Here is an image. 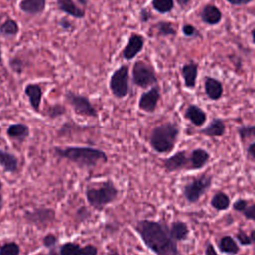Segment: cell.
Listing matches in <instances>:
<instances>
[{
	"instance_id": "1",
	"label": "cell",
	"mask_w": 255,
	"mask_h": 255,
	"mask_svg": "<svg viewBox=\"0 0 255 255\" xmlns=\"http://www.w3.org/2000/svg\"><path fill=\"white\" fill-rule=\"evenodd\" d=\"M133 229L144 245L154 255H178L177 242L169 234L168 227L161 221L140 219Z\"/></svg>"
},
{
	"instance_id": "2",
	"label": "cell",
	"mask_w": 255,
	"mask_h": 255,
	"mask_svg": "<svg viewBox=\"0 0 255 255\" xmlns=\"http://www.w3.org/2000/svg\"><path fill=\"white\" fill-rule=\"evenodd\" d=\"M54 153L60 158L67 159L81 168H93L100 161L107 162V153L99 148L91 146H55Z\"/></svg>"
},
{
	"instance_id": "3",
	"label": "cell",
	"mask_w": 255,
	"mask_h": 255,
	"mask_svg": "<svg viewBox=\"0 0 255 255\" xmlns=\"http://www.w3.org/2000/svg\"><path fill=\"white\" fill-rule=\"evenodd\" d=\"M180 128L174 122H165L154 127L148 137L150 147L157 153L171 152L179 137Z\"/></svg>"
},
{
	"instance_id": "4",
	"label": "cell",
	"mask_w": 255,
	"mask_h": 255,
	"mask_svg": "<svg viewBox=\"0 0 255 255\" xmlns=\"http://www.w3.org/2000/svg\"><path fill=\"white\" fill-rule=\"evenodd\" d=\"M85 196L90 206L97 210H102L118 198L119 190L112 179H107L98 188L87 187Z\"/></svg>"
},
{
	"instance_id": "5",
	"label": "cell",
	"mask_w": 255,
	"mask_h": 255,
	"mask_svg": "<svg viewBox=\"0 0 255 255\" xmlns=\"http://www.w3.org/2000/svg\"><path fill=\"white\" fill-rule=\"evenodd\" d=\"M212 175L202 173L193 177L182 187V195L189 203H196L212 185Z\"/></svg>"
},
{
	"instance_id": "6",
	"label": "cell",
	"mask_w": 255,
	"mask_h": 255,
	"mask_svg": "<svg viewBox=\"0 0 255 255\" xmlns=\"http://www.w3.org/2000/svg\"><path fill=\"white\" fill-rule=\"evenodd\" d=\"M131 80L133 85L142 89L152 87L158 82L154 68L150 64L141 60L135 61L133 64Z\"/></svg>"
},
{
	"instance_id": "7",
	"label": "cell",
	"mask_w": 255,
	"mask_h": 255,
	"mask_svg": "<svg viewBox=\"0 0 255 255\" xmlns=\"http://www.w3.org/2000/svg\"><path fill=\"white\" fill-rule=\"evenodd\" d=\"M111 93L117 99H124L129 92V67L122 65L114 71L109 81Z\"/></svg>"
},
{
	"instance_id": "8",
	"label": "cell",
	"mask_w": 255,
	"mask_h": 255,
	"mask_svg": "<svg viewBox=\"0 0 255 255\" xmlns=\"http://www.w3.org/2000/svg\"><path fill=\"white\" fill-rule=\"evenodd\" d=\"M65 99L77 115L89 118H98V112L88 97L76 94L73 91H67Z\"/></svg>"
},
{
	"instance_id": "9",
	"label": "cell",
	"mask_w": 255,
	"mask_h": 255,
	"mask_svg": "<svg viewBox=\"0 0 255 255\" xmlns=\"http://www.w3.org/2000/svg\"><path fill=\"white\" fill-rule=\"evenodd\" d=\"M23 217L28 224L38 228H46L56 220V211L50 207H37L26 210Z\"/></svg>"
},
{
	"instance_id": "10",
	"label": "cell",
	"mask_w": 255,
	"mask_h": 255,
	"mask_svg": "<svg viewBox=\"0 0 255 255\" xmlns=\"http://www.w3.org/2000/svg\"><path fill=\"white\" fill-rule=\"evenodd\" d=\"M160 99V90L158 86H152L148 91L142 93L138 100L139 110L145 113H153L156 110Z\"/></svg>"
},
{
	"instance_id": "11",
	"label": "cell",
	"mask_w": 255,
	"mask_h": 255,
	"mask_svg": "<svg viewBox=\"0 0 255 255\" xmlns=\"http://www.w3.org/2000/svg\"><path fill=\"white\" fill-rule=\"evenodd\" d=\"M162 165L166 172L171 173L182 169H187L188 166V155L185 150H179L162 159Z\"/></svg>"
},
{
	"instance_id": "12",
	"label": "cell",
	"mask_w": 255,
	"mask_h": 255,
	"mask_svg": "<svg viewBox=\"0 0 255 255\" xmlns=\"http://www.w3.org/2000/svg\"><path fill=\"white\" fill-rule=\"evenodd\" d=\"M144 43H145V40L141 35L132 33L129 36L128 43L126 44L125 48L122 51L123 58L128 61L134 59L135 56L142 51Z\"/></svg>"
},
{
	"instance_id": "13",
	"label": "cell",
	"mask_w": 255,
	"mask_h": 255,
	"mask_svg": "<svg viewBox=\"0 0 255 255\" xmlns=\"http://www.w3.org/2000/svg\"><path fill=\"white\" fill-rule=\"evenodd\" d=\"M210 160V153L201 147H196L191 150L188 155V166L187 169L199 170L202 169Z\"/></svg>"
},
{
	"instance_id": "14",
	"label": "cell",
	"mask_w": 255,
	"mask_h": 255,
	"mask_svg": "<svg viewBox=\"0 0 255 255\" xmlns=\"http://www.w3.org/2000/svg\"><path fill=\"white\" fill-rule=\"evenodd\" d=\"M199 17L204 24L214 26L221 22L222 12L213 4H205L199 13Z\"/></svg>"
},
{
	"instance_id": "15",
	"label": "cell",
	"mask_w": 255,
	"mask_h": 255,
	"mask_svg": "<svg viewBox=\"0 0 255 255\" xmlns=\"http://www.w3.org/2000/svg\"><path fill=\"white\" fill-rule=\"evenodd\" d=\"M180 74L185 88L194 89L198 75V64L194 61H189L180 68Z\"/></svg>"
},
{
	"instance_id": "16",
	"label": "cell",
	"mask_w": 255,
	"mask_h": 255,
	"mask_svg": "<svg viewBox=\"0 0 255 255\" xmlns=\"http://www.w3.org/2000/svg\"><path fill=\"white\" fill-rule=\"evenodd\" d=\"M204 93L209 100L218 101L223 96V85L218 79L207 76L204 78Z\"/></svg>"
},
{
	"instance_id": "17",
	"label": "cell",
	"mask_w": 255,
	"mask_h": 255,
	"mask_svg": "<svg viewBox=\"0 0 255 255\" xmlns=\"http://www.w3.org/2000/svg\"><path fill=\"white\" fill-rule=\"evenodd\" d=\"M177 34L176 27L170 21H159L154 23L148 29V36L149 37H168V36H175Z\"/></svg>"
},
{
	"instance_id": "18",
	"label": "cell",
	"mask_w": 255,
	"mask_h": 255,
	"mask_svg": "<svg viewBox=\"0 0 255 255\" xmlns=\"http://www.w3.org/2000/svg\"><path fill=\"white\" fill-rule=\"evenodd\" d=\"M226 131L225 122L220 118H213L210 123L199 129V133L208 137H220L223 136Z\"/></svg>"
},
{
	"instance_id": "19",
	"label": "cell",
	"mask_w": 255,
	"mask_h": 255,
	"mask_svg": "<svg viewBox=\"0 0 255 255\" xmlns=\"http://www.w3.org/2000/svg\"><path fill=\"white\" fill-rule=\"evenodd\" d=\"M184 118L188 120L193 126L201 127L205 124L207 115L199 106L190 104L184 111Z\"/></svg>"
},
{
	"instance_id": "20",
	"label": "cell",
	"mask_w": 255,
	"mask_h": 255,
	"mask_svg": "<svg viewBox=\"0 0 255 255\" xmlns=\"http://www.w3.org/2000/svg\"><path fill=\"white\" fill-rule=\"evenodd\" d=\"M56 5L60 11L76 19H83L86 15L85 10L79 7L74 0H56Z\"/></svg>"
},
{
	"instance_id": "21",
	"label": "cell",
	"mask_w": 255,
	"mask_h": 255,
	"mask_svg": "<svg viewBox=\"0 0 255 255\" xmlns=\"http://www.w3.org/2000/svg\"><path fill=\"white\" fill-rule=\"evenodd\" d=\"M25 95L28 97L29 103L32 107V109L35 112H39L40 110V105L42 101V96H43V91L40 85L38 84H28L25 87Z\"/></svg>"
},
{
	"instance_id": "22",
	"label": "cell",
	"mask_w": 255,
	"mask_h": 255,
	"mask_svg": "<svg viewBox=\"0 0 255 255\" xmlns=\"http://www.w3.org/2000/svg\"><path fill=\"white\" fill-rule=\"evenodd\" d=\"M19 8L28 15H40L45 11L46 0H21Z\"/></svg>"
},
{
	"instance_id": "23",
	"label": "cell",
	"mask_w": 255,
	"mask_h": 255,
	"mask_svg": "<svg viewBox=\"0 0 255 255\" xmlns=\"http://www.w3.org/2000/svg\"><path fill=\"white\" fill-rule=\"evenodd\" d=\"M218 249L221 253L227 255H237L240 252V246L236 240L230 235H223L217 243Z\"/></svg>"
},
{
	"instance_id": "24",
	"label": "cell",
	"mask_w": 255,
	"mask_h": 255,
	"mask_svg": "<svg viewBox=\"0 0 255 255\" xmlns=\"http://www.w3.org/2000/svg\"><path fill=\"white\" fill-rule=\"evenodd\" d=\"M168 231L172 239H174L176 242L186 240L189 235V228L187 224L180 220L173 221L168 227Z\"/></svg>"
},
{
	"instance_id": "25",
	"label": "cell",
	"mask_w": 255,
	"mask_h": 255,
	"mask_svg": "<svg viewBox=\"0 0 255 255\" xmlns=\"http://www.w3.org/2000/svg\"><path fill=\"white\" fill-rule=\"evenodd\" d=\"M7 134L12 139H15L18 141H24L30 134V128L26 124L16 123L8 127Z\"/></svg>"
},
{
	"instance_id": "26",
	"label": "cell",
	"mask_w": 255,
	"mask_h": 255,
	"mask_svg": "<svg viewBox=\"0 0 255 255\" xmlns=\"http://www.w3.org/2000/svg\"><path fill=\"white\" fill-rule=\"evenodd\" d=\"M18 158L15 154L0 149V166L6 172H17L18 171Z\"/></svg>"
},
{
	"instance_id": "27",
	"label": "cell",
	"mask_w": 255,
	"mask_h": 255,
	"mask_svg": "<svg viewBox=\"0 0 255 255\" xmlns=\"http://www.w3.org/2000/svg\"><path fill=\"white\" fill-rule=\"evenodd\" d=\"M230 197L227 193L223 191H217L216 193H214L210 200L211 207L217 211L227 210L230 207Z\"/></svg>"
},
{
	"instance_id": "28",
	"label": "cell",
	"mask_w": 255,
	"mask_h": 255,
	"mask_svg": "<svg viewBox=\"0 0 255 255\" xmlns=\"http://www.w3.org/2000/svg\"><path fill=\"white\" fill-rule=\"evenodd\" d=\"M19 32V25L14 19H6L0 25V35L3 37H13Z\"/></svg>"
},
{
	"instance_id": "29",
	"label": "cell",
	"mask_w": 255,
	"mask_h": 255,
	"mask_svg": "<svg viewBox=\"0 0 255 255\" xmlns=\"http://www.w3.org/2000/svg\"><path fill=\"white\" fill-rule=\"evenodd\" d=\"M151 6L159 14H166L173 10L174 0H151Z\"/></svg>"
},
{
	"instance_id": "30",
	"label": "cell",
	"mask_w": 255,
	"mask_h": 255,
	"mask_svg": "<svg viewBox=\"0 0 255 255\" xmlns=\"http://www.w3.org/2000/svg\"><path fill=\"white\" fill-rule=\"evenodd\" d=\"M235 239L236 242L239 243V245L241 246H251L255 240V231L252 229L251 233L248 235L242 229H238L235 233Z\"/></svg>"
},
{
	"instance_id": "31",
	"label": "cell",
	"mask_w": 255,
	"mask_h": 255,
	"mask_svg": "<svg viewBox=\"0 0 255 255\" xmlns=\"http://www.w3.org/2000/svg\"><path fill=\"white\" fill-rule=\"evenodd\" d=\"M237 133L243 143L248 139L254 140L253 138L255 136V126L254 125H241L240 127L237 128Z\"/></svg>"
},
{
	"instance_id": "32",
	"label": "cell",
	"mask_w": 255,
	"mask_h": 255,
	"mask_svg": "<svg viewBox=\"0 0 255 255\" xmlns=\"http://www.w3.org/2000/svg\"><path fill=\"white\" fill-rule=\"evenodd\" d=\"M67 113V109L64 105L62 104H53V105H50L48 106V108L46 109V116L49 118V119H57L59 117H62L64 115H66Z\"/></svg>"
},
{
	"instance_id": "33",
	"label": "cell",
	"mask_w": 255,
	"mask_h": 255,
	"mask_svg": "<svg viewBox=\"0 0 255 255\" xmlns=\"http://www.w3.org/2000/svg\"><path fill=\"white\" fill-rule=\"evenodd\" d=\"M80 244L72 241H67L63 243L59 248L60 255H79L80 252Z\"/></svg>"
},
{
	"instance_id": "34",
	"label": "cell",
	"mask_w": 255,
	"mask_h": 255,
	"mask_svg": "<svg viewBox=\"0 0 255 255\" xmlns=\"http://www.w3.org/2000/svg\"><path fill=\"white\" fill-rule=\"evenodd\" d=\"M0 255H20V246L14 242H5L0 246Z\"/></svg>"
},
{
	"instance_id": "35",
	"label": "cell",
	"mask_w": 255,
	"mask_h": 255,
	"mask_svg": "<svg viewBox=\"0 0 255 255\" xmlns=\"http://www.w3.org/2000/svg\"><path fill=\"white\" fill-rule=\"evenodd\" d=\"M75 217L80 223L88 221L92 217V211L85 205L80 206L75 212Z\"/></svg>"
},
{
	"instance_id": "36",
	"label": "cell",
	"mask_w": 255,
	"mask_h": 255,
	"mask_svg": "<svg viewBox=\"0 0 255 255\" xmlns=\"http://www.w3.org/2000/svg\"><path fill=\"white\" fill-rule=\"evenodd\" d=\"M59 242V238L56 234L54 233H47L43 239H42V243L44 245V247L51 249V248H55L57 246Z\"/></svg>"
},
{
	"instance_id": "37",
	"label": "cell",
	"mask_w": 255,
	"mask_h": 255,
	"mask_svg": "<svg viewBox=\"0 0 255 255\" xmlns=\"http://www.w3.org/2000/svg\"><path fill=\"white\" fill-rule=\"evenodd\" d=\"M181 31H182V34L185 36V37H188V38H197V37H200V33L199 31L196 29L195 26L189 24V23H185L183 24L182 28H181Z\"/></svg>"
},
{
	"instance_id": "38",
	"label": "cell",
	"mask_w": 255,
	"mask_h": 255,
	"mask_svg": "<svg viewBox=\"0 0 255 255\" xmlns=\"http://www.w3.org/2000/svg\"><path fill=\"white\" fill-rule=\"evenodd\" d=\"M241 213L245 217V219L254 221L255 220V204L254 203L248 204Z\"/></svg>"
},
{
	"instance_id": "39",
	"label": "cell",
	"mask_w": 255,
	"mask_h": 255,
	"mask_svg": "<svg viewBox=\"0 0 255 255\" xmlns=\"http://www.w3.org/2000/svg\"><path fill=\"white\" fill-rule=\"evenodd\" d=\"M249 204V201L247 199H244V198H238L236 199L233 203H232V208L233 210L237 211V212H242L246 206Z\"/></svg>"
},
{
	"instance_id": "40",
	"label": "cell",
	"mask_w": 255,
	"mask_h": 255,
	"mask_svg": "<svg viewBox=\"0 0 255 255\" xmlns=\"http://www.w3.org/2000/svg\"><path fill=\"white\" fill-rule=\"evenodd\" d=\"M79 255H98V248L93 244H87L80 248Z\"/></svg>"
},
{
	"instance_id": "41",
	"label": "cell",
	"mask_w": 255,
	"mask_h": 255,
	"mask_svg": "<svg viewBox=\"0 0 255 255\" xmlns=\"http://www.w3.org/2000/svg\"><path fill=\"white\" fill-rule=\"evenodd\" d=\"M10 67L16 73L21 74L23 71V62L19 58H14L10 61Z\"/></svg>"
},
{
	"instance_id": "42",
	"label": "cell",
	"mask_w": 255,
	"mask_h": 255,
	"mask_svg": "<svg viewBox=\"0 0 255 255\" xmlns=\"http://www.w3.org/2000/svg\"><path fill=\"white\" fill-rule=\"evenodd\" d=\"M152 17L151 12L147 8H141L139 11V20L141 23H147Z\"/></svg>"
},
{
	"instance_id": "43",
	"label": "cell",
	"mask_w": 255,
	"mask_h": 255,
	"mask_svg": "<svg viewBox=\"0 0 255 255\" xmlns=\"http://www.w3.org/2000/svg\"><path fill=\"white\" fill-rule=\"evenodd\" d=\"M246 154H247V157H248L251 161H254V160H255V141H254V140H252V141L247 145Z\"/></svg>"
},
{
	"instance_id": "44",
	"label": "cell",
	"mask_w": 255,
	"mask_h": 255,
	"mask_svg": "<svg viewBox=\"0 0 255 255\" xmlns=\"http://www.w3.org/2000/svg\"><path fill=\"white\" fill-rule=\"evenodd\" d=\"M58 25L64 30V31H69L73 28V23L70 22L67 18H61L58 22Z\"/></svg>"
},
{
	"instance_id": "45",
	"label": "cell",
	"mask_w": 255,
	"mask_h": 255,
	"mask_svg": "<svg viewBox=\"0 0 255 255\" xmlns=\"http://www.w3.org/2000/svg\"><path fill=\"white\" fill-rule=\"evenodd\" d=\"M204 255H218L217 251L215 250L213 244L210 241L206 242L205 249H204Z\"/></svg>"
},
{
	"instance_id": "46",
	"label": "cell",
	"mask_w": 255,
	"mask_h": 255,
	"mask_svg": "<svg viewBox=\"0 0 255 255\" xmlns=\"http://www.w3.org/2000/svg\"><path fill=\"white\" fill-rule=\"evenodd\" d=\"M232 6H244L251 3L253 0H226Z\"/></svg>"
},
{
	"instance_id": "47",
	"label": "cell",
	"mask_w": 255,
	"mask_h": 255,
	"mask_svg": "<svg viewBox=\"0 0 255 255\" xmlns=\"http://www.w3.org/2000/svg\"><path fill=\"white\" fill-rule=\"evenodd\" d=\"M175 1H176L177 5H178L181 9L185 8V7L191 2V0H175Z\"/></svg>"
},
{
	"instance_id": "48",
	"label": "cell",
	"mask_w": 255,
	"mask_h": 255,
	"mask_svg": "<svg viewBox=\"0 0 255 255\" xmlns=\"http://www.w3.org/2000/svg\"><path fill=\"white\" fill-rule=\"evenodd\" d=\"M2 186H3V184H2V182H1V180H0V211L2 210V208H3V195H2Z\"/></svg>"
},
{
	"instance_id": "49",
	"label": "cell",
	"mask_w": 255,
	"mask_h": 255,
	"mask_svg": "<svg viewBox=\"0 0 255 255\" xmlns=\"http://www.w3.org/2000/svg\"><path fill=\"white\" fill-rule=\"evenodd\" d=\"M46 255H60V254H59V252L56 250V247H55V248L49 249V251H48V253H47Z\"/></svg>"
},
{
	"instance_id": "50",
	"label": "cell",
	"mask_w": 255,
	"mask_h": 255,
	"mask_svg": "<svg viewBox=\"0 0 255 255\" xmlns=\"http://www.w3.org/2000/svg\"><path fill=\"white\" fill-rule=\"evenodd\" d=\"M107 255H121L116 249H109L107 252Z\"/></svg>"
},
{
	"instance_id": "51",
	"label": "cell",
	"mask_w": 255,
	"mask_h": 255,
	"mask_svg": "<svg viewBox=\"0 0 255 255\" xmlns=\"http://www.w3.org/2000/svg\"><path fill=\"white\" fill-rule=\"evenodd\" d=\"M254 34H255V29L252 28L251 29V40H252V43L254 44L255 43V37H254Z\"/></svg>"
},
{
	"instance_id": "52",
	"label": "cell",
	"mask_w": 255,
	"mask_h": 255,
	"mask_svg": "<svg viewBox=\"0 0 255 255\" xmlns=\"http://www.w3.org/2000/svg\"><path fill=\"white\" fill-rule=\"evenodd\" d=\"M2 63V50H1V45H0V65Z\"/></svg>"
},
{
	"instance_id": "53",
	"label": "cell",
	"mask_w": 255,
	"mask_h": 255,
	"mask_svg": "<svg viewBox=\"0 0 255 255\" xmlns=\"http://www.w3.org/2000/svg\"><path fill=\"white\" fill-rule=\"evenodd\" d=\"M134 255H137V254H134Z\"/></svg>"
}]
</instances>
